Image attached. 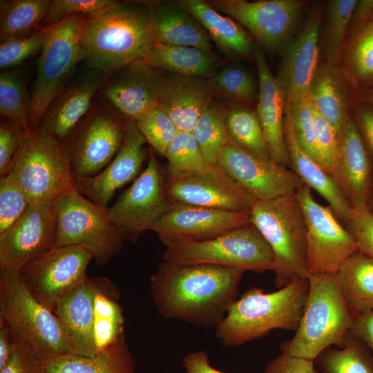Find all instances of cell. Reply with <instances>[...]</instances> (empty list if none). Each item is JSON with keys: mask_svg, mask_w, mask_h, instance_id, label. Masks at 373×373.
Returning a JSON list of instances; mask_svg holds the SVG:
<instances>
[{"mask_svg": "<svg viewBox=\"0 0 373 373\" xmlns=\"http://www.w3.org/2000/svg\"><path fill=\"white\" fill-rule=\"evenodd\" d=\"M352 115L365 147L373 161V104L354 98Z\"/></svg>", "mask_w": 373, "mask_h": 373, "instance_id": "9f6ffc18", "label": "cell"}, {"mask_svg": "<svg viewBox=\"0 0 373 373\" xmlns=\"http://www.w3.org/2000/svg\"><path fill=\"white\" fill-rule=\"evenodd\" d=\"M117 2L114 0H53L45 20L48 25H51L70 15H92L109 8Z\"/></svg>", "mask_w": 373, "mask_h": 373, "instance_id": "f907efd6", "label": "cell"}, {"mask_svg": "<svg viewBox=\"0 0 373 373\" xmlns=\"http://www.w3.org/2000/svg\"><path fill=\"white\" fill-rule=\"evenodd\" d=\"M27 131L19 122L1 118L0 122V177L8 174L12 162Z\"/></svg>", "mask_w": 373, "mask_h": 373, "instance_id": "816d5d0a", "label": "cell"}, {"mask_svg": "<svg viewBox=\"0 0 373 373\" xmlns=\"http://www.w3.org/2000/svg\"><path fill=\"white\" fill-rule=\"evenodd\" d=\"M225 123L229 136L240 147L258 158L271 160L256 111L232 107L226 111Z\"/></svg>", "mask_w": 373, "mask_h": 373, "instance_id": "60d3db41", "label": "cell"}, {"mask_svg": "<svg viewBox=\"0 0 373 373\" xmlns=\"http://www.w3.org/2000/svg\"><path fill=\"white\" fill-rule=\"evenodd\" d=\"M367 209L373 215V193L367 205Z\"/></svg>", "mask_w": 373, "mask_h": 373, "instance_id": "6125c7cd", "label": "cell"}, {"mask_svg": "<svg viewBox=\"0 0 373 373\" xmlns=\"http://www.w3.org/2000/svg\"><path fill=\"white\" fill-rule=\"evenodd\" d=\"M93 254L78 245L55 247L19 271L28 292L53 313L86 280Z\"/></svg>", "mask_w": 373, "mask_h": 373, "instance_id": "8fae6325", "label": "cell"}, {"mask_svg": "<svg viewBox=\"0 0 373 373\" xmlns=\"http://www.w3.org/2000/svg\"><path fill=\"white\" fill-rule=\"evenodd\" d=\"M44 368L45 373H137L125 335L93 356L67 353L44 362Z\"/></svg>", "mask_w": 373, "mask_h": 373, "instance_id": "4dcf8cb0", "label": "cell"}, {"mask_svg": "<svg viewBox=\"0 0 373 373\" xmlns=\"http://www.w3.org/2000/svg\"><path fill=\"white\" fill-rule=\"evenodd\" d=\"M51 0H1L0 41L29 35L45 20Z\"/></svg>", "mask_w": 373, "mask_h": 373, "instance_id": "74e56055", "label": "cell"}, {"mask_svg": "<svg viewBox=\"0 0 373 373\" xmlns=\"http://www.w3.org/2000/svg\"><path fill=\"white\" fill-rule=\"evenodd\" d=\"M314 108L340 134L352 115L350 103L354 92L339 67L326 63L318 66L308 91Z\"/></svg>", "mask_w": 373, "mask_h": 373, "instance_id": "f546056e", "label": "cell"}, {"mask_svg": "<svg viewBox=\"0 0 373 373\" xmlns=\"http://www.w3.org/2000/svg\"><path fill=\"white\" fill-rule=\"evenodd\" d=\"M324 3L311 11L303 28L287 46L276 77L285 97V105L308 95L318 67L320 28Z\"/></svg>", "mask_w": 373, "mask_h": 373, "instance_id": "d6986e66", "label": "cell"}, {"mask_svg": "<svg viewBox=\"0 0 373 373\" xmlns=\"http://www.w3.org/2000/svg\"><path fill=\"white\" fill-rule=\"evenodd\" d=\"M313 114L317 161L332 177L339 153V134L314 107Z\"/></svg>", "mask_w": 373, "mask_h": 373, "instance_id": "c3c4849f", "label": "cell"}, {"mask_svg": "<svg viewBox=\"0 0 373 373\" xmlns=\"http://www.w3.org/2000/svg\"><path fill=\"white\" fill-rule=\"evenodd\" d=\"M15 340L13 332L3 320L0 319V369L10 358Z\"/></svg>", "mask_w": 373, "mask_h": 373, "instance_id": "91938a15", "label": "cell"}, {"mask_svg": "<svg viewBox=\"0 0 373 373\" xmlns=\"http://www.w3.org/2000/svg\"><path fill=\"white\" fill-rule=\"evenodd\" d=\"M178 3L200 22L211 40L222 50L240 55L251 52V38L236 21L222 15L204 1L182 0Z\"/></svg>", "mask_w": 373, "mask_h": 373, "instance_id": "d6a6232c", "label": "cell"}, {"mask_svg": "<svg viewBox=\"0 0 373 373\" xmlns=\"http://www.w3.org/2000/svg\"><path fill=\"white\" fill-rule=\"evenodd\" d=\"M296 140L301 148L317 162L313 106L308 95L286 104Z\"/></svg>", "mask_w": 373, "mask_h": 373, "instance_id": "bcb514c9", "label": "cell"}, {"mask_svg": "<svg viewBox=\"0 0 373 373\" xmlns=\"http://www.w3.org/2000/svg\"><path fill=\"white\" fill-rule=\"evenodd\" d=\"M245 270L207 264L163 261L150 279L160 315L204 328H216L238 298Z\"/></svg>", "mask_w": 373, "mask_h": 373, "instance_id": "6da1fadb", "label": "cell"}, {"mask_svg": "<svg viewBox=\"0 0 373 373\" xmlns=\"http://www.w3.org/2000/svg\"><path fill=\"white\" fill-rule=\"evenodd\" d=\"M149 8L150 32L154 43L210 51L212 44L208 32L178 2L158 3Z\"/></svg>", "mask_w": 373, "mask_h": 373, "instance_id": "4316f807", "label": "cell"}, {"mask_svg": "<svg viewBox=\"0 0 373 373\" xmlns=\"http://www.w3.org/2000/svg\"><path fill=\"white\" fill-rule=\"evenodd\" d=\"M369 20L373 21V10H372V12H371V13H370V17H369Z\"/></svg>", "mask_w": 373, "mask_h": 373, "instance_id": "be15d7a7", "label": "cell"}, {"mask_svg": "<svg viewBox=\"0 0 373 373\" xmlns=\"http://www.w3.org/2000/svg\"><path fill=\"white\" fill-rule=\"evenodd\" d=\"M332 178L353 209L367 207L373 193V161L352 115L340 134Z\"/></svg>", "mask_w": 373, "mask_h": 373, "instance_id": "44dd1931", "label": "cell"}, {"mask_svg": "<svg viewBox=\"0 0 373 373\" xmlns=\"http://www.w3.org/2000/svg\"><path fill=\"white\" fill-rule=\"evenodd\" d=\"M171 204L160 165L149 149L146 167L107 211L126 240L136 241L142 233L152 231Z\"/></svg>", "mask_w": 373, "mask_h": 373, "instance_id": "4fadbf2b", "label": "cell"}, {"mask_svg": "<svg viewBox=\"0 0 373 373\" xmlns=\"http://www.w3.org/2000/svg\"><path fill=\"white\" fill-rule=\"evenodd\" d=\"M115 73L103 86L102 98L128 120L157 104L163 77L155 69L140 61Z\"/></svg>", "mask_w": 373, "mask_h": 373, "instance_id": "7402d4cb", "label": "cell"}, {"mask_svg": "<svg viewBox=\"0 0 373 373\" xmlns=\"http://www.w3.org/2000/svg\"><path fill=\"white\" fill-rule=\"evenodd\" d=\"M254 58L259 80L256 113L271 160L287 166L289 158L284 131V93L261 49H256Z\"/></svg>", "mask_w": 373, "mask_h": 373, "instance_id": "484cf974", "label": "cell"}, {"mask_svg": "<svg viewBox=\"0 0 373 373\" xmlns=\"http://www.w3.org/2000/svg\"><path fill=\"white\" fill-rule=\"evenodd\" d=\"M249 211H233L172 202L169 210L154 226L166 246L213 238L250 223Z\"/></svg>", "mask_w": 373, "mask_h": 373, "instance_id": "ac0fdd59", "label": "cell"}, {"mask_svg": "<svg viewBox=\"0 0 373 373\" xmlns=\"http://www.w3.org/2000/svg\"><path fill=\"white\" fill-rule=\"evenodd\" d=\"M295 195L305 220L309 275L336 274L341 264L358 251V243L332 209L314 199L308 186L303 184Z\"/></svg>", "mask_w": 373, "mask_h": 373, "instance_id": "7c38bea8", "label": "cell"}, {"mask_svg": "<svg viewBox=\"0 0 373 373\" xmlns=\"http://www.w3.org/2000/svg\"><path fill=\"white\" fill-rule=\"evenodd\" d=\"M46 35L45 26L29 35L1 41V70L4 71L13 68L41 51Z\"/></svg>", "mask_w": 373, "mask_h": 373, "instance_id": "7dc6e473", "label": "cell"}, {"mask_svg": "<svg viewBox=\"0 0 373 373\" xmlns=\"http://www.w3.org/2000/svg\"><path fill=\"white\" fill-rule=\"evenodd\" d=\"M284 131L291 169L310 189L317 191L343 223L350 217L352 207L334 178L299 145L291 120L285 113Z\"/></svg>", "mask_w": 373, "mask_h": 373, "instance_id": "83f0119b", "label": "cell"}, {"mask_svg": "<svg viewBox=\"0 0 373 373\" xmlns=\"http://www.w3.org/2000/svg\"><path fill=\"white\" fill-rule=\"evenodd\" d=\"M250 222L272 251L275 285L280 289L294 280L307 279L306 224L296 195L256 200Z\"/></svg>", "mask_w": 373, "mask_h": 373, "instance_id": "5b68a950", "label": "cell"}, {"mask_svg": "<svg viewBox=\"0 0 373 373\" xmlns=\"http://www.w3.org/2000/svg\"><path fill=\"white\" fill-rule=\"evenodd\" d=\"M225 117L226 112L211 101L191 132L204 157L215 165L220 151L230 140Z\"/></svg>", "mask_w": 373, "mask_h": 373, "instance_id": "b9f144b4", "label": "cell"}, {"mask_svg": "<svg viewBox=\"0 0 373 373\" xmlns=\"http://www.w3.org/2000/svg\"><path fill=\"white\" fill-rule=\"evenodd\" d=\"M58 230L55 247L78 245L89 250L98 265H107L126 240L112 222L107 208L88 200L77 189L55 201Z\"/></svg>", "mask_w": 373, "mask_h": 373, "instance_id": "30bf717a", "label": "cell"}, {"mask_svg": "<svg viewBox=\"0 0 373 373\" xmlns=\"http://www.w3.org/2000/svg\"><path fill=\"white\" fill-rule=\"evenodd\" d=\"M313 360L296 357L283 352L271 360L263 373H318Z\"/></svg>", "mask_w": 373, "mask_h": 373, "instance_id": "11a10c76", "label": "cell"}, {"mask_svg": "<svg viewBox=\"0 0 373 373\" xmlns=\"http://www.w3.org/2000/svg\"><path fill=\"white\" fill-rule=\"evenodd\" d=\"M218 166L256 200L295 194L304 184L291 169L256 157L231 138L219 153Z\"/></svg>", "mask_w": 373, "mask_h": 373, "instance_id": "e0dca14e", "label": "cell"}, {"mask_svg": "<svg viewBox=\"0 0 373 373\" xmlns=\"http://www.w3.org/2000/svg\"><path fill=\"white\" fill-rule=\"evenodd\" d=\"M30 204L23 191L10 175L0 177V233L21 216Z\"/></svg>", "mask_w": 373, "mask_h": 373, "instance_id": "681fc988", "label": "cell"}, {"mask_svg": "<svg viewBox=\"0 0 373 373\" xmlns=\"http://www.w3.org/2000/svg\"><path fill=\"white\" fill-rule=\"evenodd\" d=\"M29 102L19 77L13 72L4 70L0 74V115L2 118L20 123L27 132Z\"/></svg>", "mask_w": 373, "mask_h": 373, "instance_id": "7bdbcfd3", "label": "cell"}, {"mask_svg": "<svg viewBox=\"0 0 373 373\" xmlns=\"http://www.w3.org/2000/svg\"><path fill=\"white\" fill-rule=\"evenodd\" d=\"M104 75L90 69L68 84L50 103L38 128L63 144L90 111L93 97L102 86Z\"/></svg>", "mask_w": 373, "mask_h": 373, "instance_id": "603a6c76", "label": "cell"}, {"mask_svg": "<svg viewBox=\"0 0 373 373\" xmlns=\"http://www.w3.org/2000/svg\"><path fill=\"white\" fill-rule=\"evenodd\" d=\"M357 2V0L327 1L323 40L325 63L339 67L342 51L351 28Z\"/></svg>", "mask_w": 373, "mask_h": 373, "instance_id": "ab89813d", "label": "cell"}, {"mask_svg": "<svg viewBox=\"0 0 373 373\" xmlns=\"http://www.w3.org/2000/svg\"><path fill=\"white\" fill-rule=\"evenodd\" d=\"M184 373H226L211 365L207 352L195 351L186 354L182 359Z\"/></svg>", "mask_w": 373, "mask_h": 373, "instance_id": "6f0895ef", "label": "cell"}, {"mask_svg": "<svg viewBox=\"0 0 373 373\" xmlns=\"http://www.w3.org/2000/svg\"><path fill=\"white\" fill-rule=\"evenodd\" d=\"M58 215L55 202L30 204L0 233V268L19 271L55 247Z\"/></svg>", "mask_w": 373, "mask_h": 373, "instance_id": "2e32d148", "label": "cell"}, {"mask_svg": "<svg viewBox=\"0 0 373 373\" xmlns=\"http://www.w3.org/2000/svg\"><path fill=\"white\" fill-rule=\"evenodd\" d=\"M165 178L196 176L226 183L236 182L219 166L208 162L191 133L178 131L165 154Z\"/></svg>", "mask_w": 373, "mask_h": 373, "instance_id": "836d02e7", "label": "cell"}, {"mask_svg": "<svg viewBox=\"0 0 373 373\" xmlns=\"http://www.w3.org/2000/svg\"><path fill=\"white\" fill-rule=\"evenodd\" d=\"M7 175L30 204L55 202L77 189L62 143L40 128L25 133Z\"/></svg>", "mask_w": 373, "mask_h": 373, "instance_id": "8992f818", "label": "cell"}, {"mask_svg": "<svg viewBox=\"0 0 373 373\" xmlns=\"http://www.w3.org/2000/svg\"><path fill=\"white\" fill-rule=\"evenodd\" d=\"M0 319L43 361L69 353L57 316L27 290L19 271L0 268Z\"/></svg>", "mask_w": 373, "mask_h": 373, "instance_id": "52a82bcc", "label": "cell"}, {"mask_svg": "<svg viewBox=\"0 0 373 373\" xmlns=\"http://www.w3.org/2000/svg\"><path fill=\"white\" fill-rule=\"evenodd\" d=\"M358 99L373 104V88L360 93Z\"/></svg>", "mask_w": 373, "mask_h": 373, "instance_id": "94428289", "label": "cell"}, {"mask_svg": "<svg viewBox=\"0 0 373 373\" xmlns=\"http://www.w3.org/2000/svg\"><path fill=\"white\" fill-rule=\"evenodd\" d=\"M105 277H88L56 308L54 314L64 331L69 353L93 356L94 301Z\"/></svg>", "mask_w": 373, "mask_h": 373, "instance_id": "d4e9b609", "label": "cell"}, {"mask_svg": "<svg viewBox=\"0 0 373 373\" xmlns=\"http://www.w3.org/2000/svg\"><path fill=\"white\" fill-rule=\"evenodd\" d=\"M247 29L267 50L289 44L305 1L301 0H216L209 3Z\"/></svg>", "mask_w": 373, "mask_h": 373, "instance_id": "9a60e30c", "label": "cell"}, {"mask_svg": "<svg viewBox=\"0 0 373 373\" xmlns=\"http://www.w3.org/2000/svg\"><path fill=\"white\" fill-rule=\"evenodd\" d=\"M309 292L307 279L296 280L267 293L253 287L238 297L215 328L216 336L227 347L240 346L275 329L296 331Z\"/></svg>", "mask_w": 373, "mask_h": 373, "instance_id": "3957f363", "label": "cell"}, {"mask_svg": "<svg viewBox=\"0 0 373 373\" xmlns=\"http://www.w3.org/2000/svg\"><path fill=\"white\" fill-rule=\"evenodd\" d=\"M119 298L118 287L105 278L94 301L93 336L97 352L125 335L124 318L117 302Z\"/></svg>", "mask_w": 373, "mask_h": 373, "instance_id": "8d00e7d4", "label": "cell"}, {"mask_svg": "<svg viewBox=\"0 0 373 373\" xmlns=\"http://www.w3.org/2000/svg\"><path fill=\"white\" fill-rule=\"evenodd\" d=\"M153 44L149 7L117 1L105 10L85 16L80 46L90 69L113 73L144 61Z\"/></svg>", "mask_w": 373, "mask_h": 373, "instance_id": "7a4b0ae2", "label": "cell"}, {"mask_svg": "<svg viewBox=\"0 0 373 373\" xmlns=\"http://www.w3.org/2000/svg\"><path fill=\"white\" fill-rule=\"evenodd\" d=\"M146 140L133 119L126 120L122 145L113 160L101 172L90 178H75L77 190L84 197L103 207L115 192L137 178L146 153Z\"/></svg>", "mask_w": 373, "mask_h": 373, "instance_id": "ffe728a7", "label": "cell"}, {"mask_svg": "<svg viewBox=\"0 0 373 373\" xmlns=\"http://www.w3.org/2000/svg\"><path fill=\"white\" fill-rule=\"evenodd\" d=\"M344 226L358 245V251L373 258V215L367 207L352 210Z\"/></svg>", "mask_w": 373, "mask_h": 373, "instance_id": "f5cc1de1", "label": "cell"}, {"mask_svg": "<svg viewBox=\"0 0 373 373\" xmlns=\"http://www.w3.org/2000/svg\"><path fill=\"white\" fill-rule=\"evenodd\" d=\"M341 292L357 315L373 310V258L357 251L336 273Z\"/></svg>", "mask_w": 373, "mask_h": 373, "instance_id": "d590c367", "label": "cell"}, {"mask_svg": "<svg viewBox=\"0 0 373 373\" xmlns=\"http://www.w3.org/2000/svg\"><path fill=\"white\" fill-rule=\"evenodd\" d=\"M126 122L105 106L90 109L62 144L75 178L95 176L109 164L122 145Z\"/></svg>", "mask_w": 373, "mask_h": 373, "instance_id": "5bb4252c", "label": "cell"}, {"mask_svg": "<svg viewBox=\"0 0 373 373\" xmlns=\"http://www.w3.org/2000/svg\"><path fill=\"white\" fill-rule=\"evenodd\" d=\"M154 69H162L189 77H203L211 74L216 61L210 51L191 46L154 43L143 61Z\"/></svg>", "mask_w": 373, "mask_h": 373, "instance_id": "e575fe53", "label": "cell"}, {"mask_svg": "<svg viewBox=\"0 0 373 373\" xmlns=\"http://www.w3.org/2000/svg\"><path fill=\"white\" fill-rule=\"evenodd\" d=\"M307 280L309 292L300 323L280 350L314 361L326 348L343 345L358 316L347 303L336 274H310Z\"/></svg>", "mask_w": 373, "mask_h": 373, "instance_id": "277c9868", "label": "cell"}, {"mask_svg": "<svg viewBox=\"0 0 373 373\" xmlns=\"http://www.w3.org/2000/svg\"><path fill=\"white\" fill-rule=\"evenodd\" d=\"M135 121L146 142L155 151L165 156L179 131L169 114L157 104Z\"/></svg>", "mask_w": 373, "mask_h": 373, "instance_id": "ee69618b", "label": "cell"}, {"mask_svg": "<svg viewBox=\"0 0 373 373\" xmlns=\"http://www.w3.org/2000/svg\"><path fill=\"white\" fill-rule=\"evenodd\" d=\"M15 337L10 357L0 373H45L43 361L26 343Z\"/></svg>", "mask_w": 373, "mask_h": 373, "instance_id": "db71d44e", "label": "cell"}, {"mask_svg": "<svg viewBox=\"0 0 373 373\" xmlns=\"http://www.w3.org/2000/svg\"><path fill=\"white\" fill-rule=\"evenodd\" d=\"M85 16L73 15L47 25L29 101L28 125L36 130L50 103L68 84L77 64L83 60L80 46Z\"/></svg>", "mask_w": 373, "mask_h": 373, "instance_id": "ba28073f", "label": "cell"}, {"mask_svg": "<svg viewBox=\"0 0 373 373\" xmlns=\"http://www.w3.org/2000/svg\"><path fill=\"white\" fill-rule=\"evenodd\" d=\"M350 332L364 342L373 354V310L358 315Z\"/></svg>", "mask_w": 373, "mask_h": 373, "instance_id": "680465c9", "label": "cell"}, {"mask_svg": "<svg viewBox=\"0 0 373 373\" xmlns=\"http://www.w3.org/2000/svg\"><path fill=\"white\" fill-rule=\"evenodd\" d=\"M210 84L222 93L238 101L254 103L258 94L255 79L246 70L227 66L214 73Z\"/></svg>", "mask_w": 373, "mask_h": 373, "instance_id": "f6af8a7d", "label": "cell"}, {"mask_svg": "<svg viewBox=\"0 0 373 373\" xmlns=\"http://www.w3.org/2000/svg\"><path fill=\"white\" fill-rule=\"evenodd\" d=\"M339 68L354 94L373 88V21L351 26Z\"/></svg>", "mask_w": 373, "mask_h": 373, "instance_id": "1f68e13d", "label": "cell"}, {"mask_svg": "<svg viewBox=\"0 0 373 373\" xmlns=\"http://www.w3.org/2000/svg\"><path fill=\"white\" fill-rule=\"evenodd\" d=\"M211 101L208 86L201 81L176 75L163 77L157 104L169 114L179 131L191 133Z\"/></svg>", "mask_w": 373, "mask_h": 373, "instance_id": "f1b7e54d", "label": "cell"}, {"mask_svg": "<svg viewBox=\"0 0 373 373\" xmlns=\"http://www.w3.org/2000/svg\"><path fill=\"white\" fill-rule=\"evenodd\" d=\"M172 202L233 211H249L256 200L237 183L212 178L182 176L164 178Z\"/></svg>", "mask_w": 373, "mask_h": 373, "instance_id": "cb8c5ba5", "label": "cell"}, {"mask_svg": "<svg viewBox=\"0 0 373 373\" xmlns=\"http://www.w3.org/2000/svg\"><path fill=\"white\" fill-rule=\"evenodd\" d=\"M162 260L178 264H207L257 273L274 271L270 247L257 228L249 223L213 238L166 247Z\"/></svg>", "mask_w": 373, "mask_h": 373, "instance_id": "9c48e42d", "label": "cell"}, {"mask_svg": "<svg viewBox=\"0 0 373 373\" xmlns=\"http://www.w3.org/2000/svg\"><path fill=\"white\" fill-rule=\"evenodd\" d=\"M314 363L322 373H373V354L351 332L341 347L326 348Z\"/></svg>", "mask_w": 373, "mask_h": 373, "instance_id": "f35d334b", "label": "cell"}]
</instances>
